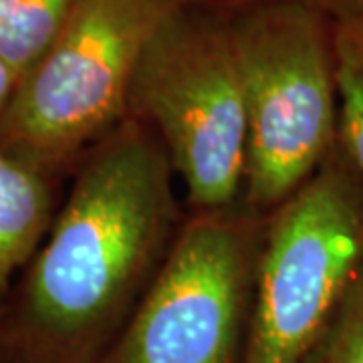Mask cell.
Wrapping results in <instances>:
<instances>
[{"mask_svg": "<svg viewBox=\"0 0 363 363\" xmlns=\"http://www.w3.org/2000/svg\"><path fill=\"white\" fill-rule=\"evenodd\" d=\"M176 176L128 117L83 156L28 262L6 325L25 363H97L152 285L182 224Z\"/></svg>", "mask_w": 363, "mask_h": 363, "instance_id": "6da1fadb", "label": "cell"}, {"mask_svg": "<svg viewBox=\"0 0 363 363\" xmlns=\"http://www.w3.org/2000/svg\"><path fill=\"white\" fill-rule=\"evenodd\" d=\"M248 119L242 204L267 216L321 168L337 143L329 13L260 0L228 13Z\"/></svg>", "mask_w": 363, "mask_h": 363, "instance_id": "7a4b0ae2", "label": "cell"}, {"mask_svg": "<svg viewBox=\"0 0 363 363\" xmlns=\"http://www.w3.org/2000/svg\"><path fill=\"white\" fill-rule=\"evenodd\" d=\"M198 0H79L49 51L18 79L0 150L51 178L128 119L138 65L157 28Z\"/></svg>", "mask_w": 363, "mask_h": 363, "instance_id": "3957f363", "label": "cell"}, {"mask_svg": "<svg viewBox=\"0 0 363 363\" xmlns=\"http://www.w3.org/2000/svg\"><path fill=\"white\" fill-rule=\"evenodd\" d=\"M128 117L156 133L192 212L240 204L248 119L228 13L192 2L157 28L131 83Z\"/></svg>", "mask_w": 363, "mask_h": 363, "instance_id": "277c9868", "label": "cell"}, {"mask_svg": "<svg viewBox=\"0 0 363 363\" xmlns=\"http://www.w3.org/2000/svg\"><path fill=\"white\" fill-rule=\"evenodd\" d=\"M363 272V184L335 147L264 216L240 363H303Z\"/></svg>", "mask_w": 363, "mask_h": 363, "instance_id": "5b68a950", "label": "cell"}, {"mask_svg": "<svg viewBox=\"0 0 363 363\" xmlns=\"http://www.w3.org/2000/svg\"><path fill=\"white\" fill-rule=\"evenodd\" d=\"M264 218L245 204L184 218L152 285L97 363H240Z\"/></svg>", "mask_w": 363, "mask_h": 363, "instance_id": "8992f818", "label": "cell"}, {"mask_svg": "<svg viewBox=\"0 0 363 363\" xmlns=\"http://www.w3.org/2000/svg\"><path fill=\"white\" fill-rule=\"evenodd\" d=\"M52 218L49 176L0 150V293L35 257Z\"/></svg>", "mask_w": 363, "mask_h": 363, "instance_id": "52a82bcc", "label": "cell"}, {"mask_svg": "<svg viewBox=\"0 0 363 363\" xmlns=\"http://www.w3.org/2000/svg\"><path fill=\"white\" fill-rule=\"evenodd\" d=\"M331 39L337 85V147L363 184V16H333Z\"/></svg>", "mask_w": 363, "mask_h": 363, "instance_id": "ba28073f", "label": "cell"}, {"mask_svg": "<svg viewBox=\"0 0 363 363\" xmlns=\"http://www.w3.org/2000/svg\"><path fill=\"white\" fill-rule=\"evenodd\" d=\"M79 0H0V61L18 79L49 51Z\"/></svg>", "mask_w": 363, "mask_h": 363, "instance_id": "9c48e42d", "label": "cell"}, {"mask_svg": "<svg viewBox=\"0 0 363 363\" xmlns=\"http://www.w3.org/2000/svg\"><path fill=\"white\" fill-rule=\"evenodd\" d=\"M303 363H363V272Z\"/></svg>", "mask_w": 363, "mask_h": 363, "instance_id": "30bf717a", "label": "cell"}, {"mask_svg": "<svg viewBox=\"0 0 363 363\" xmlns=\"http://www.w3.org/2000/svg\"><path fill=\"white\" fill-rule=\"evenodd\" d=\"M226 2H230V4H234V9H238V6H247V4L260 2V0H226ZM301 2L319 6L321 11L329 13L331 16H337L341 13H351V9H353V0H301Z\"/></svg>", "mask_w": 363, "mask_h": 363, "instance_id": "8fae6325", "label": "cell"}, {"mask_svg": "<svg viewBox=\"0 0 363 363\" xmlns=\"http://www.w3.org/2000/svg\"><path fill=\"white\" fill-rule=\"evenodd\" d=\"M14 87H16V77H14V73L0 61V119H2L6 107H9V101H11V97H13Z\"/></svg>", "mask_w": 363, "mask_h": 363, "instance_id": "7c38bea8", "label": "cell"}, {"mask_svg": "<svg viewBox=\"0 0 363 363\" xmlns=\"http://www.w3.org/2000/svg\"><path fill=\"white\" fill-rule=\"evenodd\" d=\"M351 13H357L359 16H363V0H353V9Z\"/></svg>", "mask_w": 363, "mask_h": 363, "instance_id": "4fadbf2b", "label": "cell"}]
</instances>
